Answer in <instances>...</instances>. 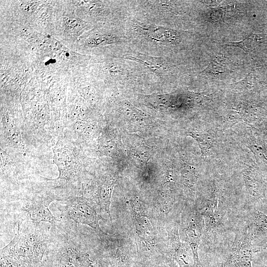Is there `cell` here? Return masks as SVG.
<instances>
[{"instance_id":"6da1fadb","label":"cell","mask_w":267,"mask_h":267,"mask_svg":"<svg viewBox=\"0 0 267 267\" xmlns=\"http://www.w3.org/2000/svg\"><path fill=\"white\" fill-rule=\"evenodd\" d=\"M78 229L68 222L51 224L43 267H108L107 259L83 245Z\"/></svg>"},{"instance_id":"7a4b0ae2","label":"cell","mask_w":267,"mask_h":267,"mask_svg":"<svg viewBox=\"0 0 267 267\" xmlns=\"http://www.w3.org/2000/svg\"><path fill=\"white\" fill-rule=\"evenodd\" d=\"M49 223L27 220L18 223L11 241L0 250V256L26 267H43L50 241Z\"/></svg>"},{"instance_id":"3957f363","label":"cell","mask_w":267,"mask_h":267,"mask_svg":"<svg viewBox=\"0 0 267 267\" xmlns=\"http://www.w3.org/2000/svg\"><path fill=\"white\" fill-rule=\"evenodd\" d=\"M220 196L218 191L214 190L210 197L204 199L197 208L203 218V235L208 243H213L225 227L226 206Z\"/></svg>"},{"instance_id":"277c9868","label":"cell","mask_w":267,"mask_h":267,"mask_svg":"<svg viewBox=\"0 0 267 267\" xmlns=\"http://www.w3.org/2000/svg\"><path fill=\"white\" fill-rule=\"evenodd\" d=\"M65 207V216L77 224L88 225L93 228L99 236L106 234L100 228L99 221L101 217L100 208L97 204L86 197L73 196L66 200Z\"/></svg>"},{"instance_id":"5b68a950","label":"cell","mask_w":267,"mask_h":267,"mask_svg":"<svg viewBox=\"0 0 267 267\" xmlns=\"http://www.w3.org/2000/svg\"><path fill=\"white\" fill-rule=\"evenodd\" d=\"M251 239L246 225L236 231L233 244L220 267H252Z\"/></svg>"},{"instance_id":"8992f818","label":"cell","mask_w":267,"mask_h":267,"mask_svg":"<svg viewBox=\"0 0 267 267\" xmlns=\"http://www.w3.org/2000/svg\"><path fill=\"white\" fill-rule=\"evenodd\" d=\"M204 228L202 216L197 208L188 211L183 216L181 229L183 238L190 247L193 256V267H203L200 262L198 248Z\"/></svg>"},{"instance_id":"52a82bcc","label":"cell","mask_w":267,"mask_h":267,"mask_svg":"<svg viewBox=\"0 0 267 267\" xmlns=\"http://www.w3.org/2000/svg\"><path fill=\"white\" fill-rule=\"evenodd\" d=\"M54 200L56 199L53 196H36L24 202L21 209L27 213L30 220L54 224L61 221L54 216L49 209L50 204Z\"/></svg>"},{"instance_id":"ba28073f","label":"cell","mask_w":267,"mask_h":267,"mask_svg":"<svg viewBox=\"0 0 267 267\" xmlns=\"http://www.w3.org/2000/svg\"><path fill=\"white\" fill-rule=\"evenodd\" d=\"M246 221L245 225L251 239L253 252L266 248L267 215L254 208L249 212Z\"/></svg>"},{"instance_id":"9c48e42d","label":"cell","mask_w":267,"mask_h":267,"mask_svg":"<svg viewBox=\"0 0 267 267\" xmlns=\"http://www.w3.org/2000/svg\"><path fill=\"white\" fill-rule=\"evenodd\" d=\"M170 258L178 267H193V259L191 250L186 243L180 241L177 226L168 231Z\"/></svg>"},{"instance_id":"30bf717a","label":"cell","mask_w":267,"mask_h":267,"mask_svg":"<svg viewBox=\"0 0 267 267\" xmlns=\"http://www.w3.org/2000/svg\"><path fill=\"white\" fill-rule=\"evenodd\" d=\"M54 160L60 175L59 179L66 182H73L78 178L76 168L73 155L66 148H57L54 151Z\"/></svg>"},{"instance_id":"8fae6325","label":"cell","mask_w":267,"mask_h":267,"mask_svg":"<svg viewBox=\"0 0 267 267\" xmlns=\"http://www.w3.org/2000/svg\"><path fill=\"white\" fill-rule=\"evenodd\" d=\"M139 29L145 38L153 42L170 44L180 41V33L173 29L143 25L139 26Z\"/></svg>"},{"instance_id":"7c38bea8","label":"cell","mask_w":267,"mask_h":267,"mask_svg":"<svg viewBox=\"0 0 267 267\" xmlns=\"http://www.w3.org/2000/svg\"><path fill=\"white\" fill-rule=\"evenodd\" d=\"M134 222L136 231L146 246L151 247L154 242V232L149 219L140 214H134Z\"/></svg>"},{"instance_id":"4fadbf2b","label":"cell","mask_w":267,"mask_h":267,"mask_svg":"<svg viewBox=\"0 0 267 267\" xmlns=\"http://www.w3.org/2000/svg\"><path fill=\"white\" fill-rule=\"evenodd\" d=\"M113 186V180L100 184L94 197V201L100 209L107 214L111 222L110 207Z\"/></svg>"},{"instance_id":"5bb4252c","label":"cell","mask_w":267,"mask_h":267,"mask_svg":"<svg viewBox=\"0 0 267 267\" xmlns=\"http://www.w3.org/2000/svg\"><path fill=\"white\" fill-rule=\"evenodd\" d=\"M124 58L136 61L149 67L160 75L166 69V65L160 59L150 57L139 53H130L123 56Z\"/></svg>"},{"instance_id":"9a60e30c","label":"cell","mask_w":267,"mask_h":267,"mask_svg":"<svg viewBox=\"0 0 267 267\" xmlns=\"http://www.w3.org/2000/svg\"><path fill=\"white\" fill-rule=\"evenodd\" d=\"M187 135L196 140L204 156L209 155L213 148L215 139L210 134L207 132L192 130L187 133Z\"/></svg>"},{"instance_id":"2e32d148","label":"cell","mask_w":267,"mask_h":267,"mask_svg":"<svg viewBox=\"0 0 267 267\" xmlns=\"http://www.w3.org/2000/svg\"><path fill=\"white\" fill-rule=\"evenodd\" d=\"M247 143L250 149L263 162L267 164V150L262 142L256 137L249 135Z\"/></svg>"},{"instance_id":"e0dca14e","label":"cell","mask_w":267,"mask_h":267,"mask_svg":"<svg viewBox=\"0 0 267 267\" xmlns=\"http://www.w3.org/2000/svg\"><path fill=\"white\" fill-rule=\"evenodd\" d=\"M108 267H134L131 260L124 252L117 250L114 255L107 258Z\"/></svg>"},{"instance_id":"ac0fdd59","label":"cell","mask_w":267,"mask_h":267,"mask_svg":"<svg viewBox=\"0 0 267 267\" xmlns=\"http://www.w3.org/2000/svg\"><path fill=\"white\" fill-rule=\"evenodd\" d=\"M166 267H178V266L174 260L169 258L166 260Z\"/></svg>"},{"instance_id":"d6986e66","label":"cell","mask_w":267,"mask_h":267,"mask_svg":"<svg viewBox=\"0 0 267 267\" xmlns=\"http://www.w3.org/2000/svg\"><path fill=\"white\" fill-rule=\"evenodd\" d=\"M146 267H166V261L165 262V264L162 265L159 264H155L154 265H152L150 267L147 266Z\"/></svg>"},{"instance_id":"ffe728a7","label":"cell","mask_w":267,"mask_h":267,"mask_svg":"<svg viewBox=\"0 0 267 267\" xmlns=\"http://www.w3.org/2000/svg\"><path fill=\"white\" fill-rule=\"evenodd\" d=\"M220 267L218 265L216 267Z\"/></svg>"},{"instance_id":"44dd1931","label":"cell","mask_w":267,"mask_h":267,"mask_svg":"<svg viewBox=\"0 0 267 267\" xmlns=\"http://www.w3.org/2000/svg\"></svg>"},{"instance_id":"7402d4cb","label":"cell","mask_w":267,"mask_h":267,"mask_svg":"<svg viewBox=\"0 0 267 267\" xmlns=\"http://www.w3.org/2000/svg\"></svg>"}]
</instances>
